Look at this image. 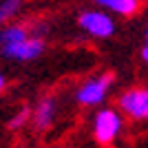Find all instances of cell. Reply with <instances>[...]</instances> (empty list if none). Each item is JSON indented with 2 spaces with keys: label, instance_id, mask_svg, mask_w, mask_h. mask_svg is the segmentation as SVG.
Returning <instances> with one entry per match:
<instances>
[{
  "label": "cell",
  "instance_id": "1",
  "mask_svg": "<svg viewBox=\"0 0 148 148\" xmlns=\"http://www.w3.org/2000/svg\"><path fill=\"white\" fill-rule=\"evenodd\" d=\"M124 119L126 117L119 113V108L99 106L93 115V139L99 146H113L124 130Z\"/></svg>",
  "mask_w": 148,
  "mask_h": 148
},
{
  "label": "cell",
  "instance_id": "2",
  "mask_svg": "<svg viewBox=\"0 0 148 148\" xmlns=\"http://www.w3.org/2000/svg\"><path fill=\"white\" fill-rule=\"evenodd\" d=\"M115 77L113 73H95L86 80H82L75 88V102L80 106H86V108H97L106 102L108 93H111V86Z\"/></svg>",
  "mask_w": 148,
  "mask_h": 148
},
{
  "label": "cell",
  "instance_id": "3",
  "mask_svg": "<svg viewBox=\"0 0 148 148\" xmlns=\"http://www.w3.org/2000/svg\"><path fill=\"white\" fill-rule=\"evenodd\" d=\"M77 27L82 29V33H86L93 40H108V38L115 36L117 25H115V18H113L108 11L104 9H84L77 16Z\"/></svg>",
  "mask_w": 148,
  "mask_h": 148
},
{
  "label": "cell",
  "instance_id": "4",
  "mask_svg": "<svg viewBox=\"0 0 148 148\" xmlns=\"http://www.w3.org/2000/svg\"><path fill=\"white\" fill-rule=\"evenodd\" d=\"M117 108L126 119L148 122V86L126 88L117 97Z\"/></svg>",
  "mask_w": 148,
  "mask_h": 148
},
{
  "label": "cell",
  "instance_id": "5",
  "mask_svg": "<svg viewBox=\"0 0 148 148\" xmlns=\"http://www.w3.org/2000/svg\"><path fill=\"white\" fill-rule=\"evenodd\" d=\"M44 49H47V42H44L42 33H40V31H33L29 38H25L22 42L9 47V49L2 51L0 56L5 58V60H13V62H33L44 53Z\"/></svg>",
  "mask_w": 148,
  "mask_h": 148
},
{
  "label": "cell",
  "instance_id": "6",
  "mask_svg": "<svg viewBox=\"0 0 148 148\" xmlns=\"http://www.w3.org/2000/svg\"><path fill=\"white\" fill-rule=\"evenodd\" d=\"M56 117H58V102L56 97L51 95H42L38 99V104L31 108V119L29 122L33 124V128L38 133H44L49 130L53 124H56Z\"/></svg>",
  "mask_w": 148,
  "mask_h": 148
},
{
  "label": "cell",
  "instance_id": "7",
  "mask_svg": "<svg viewBox=\"0 0 148 148\" xmlns=\"http://www.w3.org/2000/svg\"><path fill=\"white\" fill-rule=\"evenodd\" d=\"M33 33L29 22H7L0 27V53L7 51L9 47L22 42L25 38H29Z\"/></svg>",
  "mask_w": 148,
  "mask_h": 148
},
{
  "label": "cell",
  "instance_id": "8",
  "mask_svg": "<svg viewBox=\"0 0 148 148\" xmlns=\"http://www.w3.org/2000/svg\"><path fill=\"white\" fill-rule=\"evenodd\" d=\"M93 5L108 13H117L122 18H128V16H135L139 11L142 0H93Z\"/></svg>",
  "mask_w": 148,
  "mask_h": 148
},
{
  "label": "cell",
  "instance_id": "9",
  "mask_svg": "<svg viewBox=\"0 0 148 148\" xmlns=\"http://www.w3.org/2000/svg\"><path fill=\"white\" fill-rule=\"evenodd\" d=\"M25 7V0H2L0 2V27L11 22Z\"/></svg>",
  "mask_w": 148,
  "mask_h": 148
},
{
  "label": "cell",
  "instance_id": "10",
  "mask_svg": "<svg viewBox=\"0 0 148 148\" xmlns=\"http://www.w3.org/2000/svg\"><path fill=\"white\" fill-rule=\"evenodd\" d=\"M29 119H31V108L29 106H20L18 111H16V115L9 119L7 128L9 130H20V128H25L27 124H29Z\"/></svg>",
  "mask_w": 148,
  "mask_h": 148
},
{
  "label": "cell",
  "instance_id": "11",
  "mask_svg": "<svg viewBox=\"0 0 148 148\" xmlns=\"http://www.w3.org/2000/svg\"><path fill=\"white\" fill-rule=\"evenodd\" d=\"M139 56H142V60L148 64V40L144 42V47H142V51H139Z\"/></svg>",
  "mask_w": 148,
  "mask_h": 148
},
{
  "label": "cell",
  "instance_id": "12",
  "mask_svg": "<svg viewBox=\"0 0 148 148\" xmlns=\"http://www.w3.org/2000/svg\"><path fill=\"white\" fill-rule=\"evenodd\" d=\"M5 86H7V80H5V75H2V71H0V93L5 91Z\"/></svg>",
  "mask_w": 148,
  "mask_h": 148
},
{
  "label": "cell",
  "instance_id": "13",
  "mask_svg": "<svg viewBox=\"0 0 148 148\" xmlns=\"http://www.w3.org/2000/svg\"><path fill=\"white\" fill-rule=\"evenodd\" d=\"M146 40H148V27H146Z\"/></svg>",
  "mask_w": 148,
  "mask_h": 148
}]
</instances>
